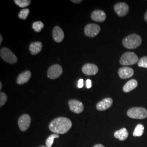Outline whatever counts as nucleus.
<instances>
[{
    "label": "nucleus",
    "instance_id": "1",
    "mask_svg": "<svg viewBox=\"0 0 147 147\" xmlns=\"http://www.w3.org/2000/svg\"><path fill=\"white\" fill-rule=\"evenodd\" d=\"M72 126L71 121L66 117H58L53 119L49 124V129L56 134H66Z\"/></svg>",
    "mask_w": 147,
    "mask_h": 147
},
{
    "label": "nucleus",
    "instance_id": "2",
    "mask_svg": "<svg viewBox=\"0 0 147 147\" xmlns=\"http://www.w3.org/2000/svg\"><path fill=\"white\" fill-rule=\"evenodd\" d=\"M122 42L124 47L129 49H134L141 45L142 38L137 34H132L125 38Z\"/></svg>",
    "mask_w": 147,
    "mask_h": 147
},
{
    "label": "nucleus",
    "instance_id": "3",
    "mask_svg": "<svg viewBox=\"0 0 147 147\" xmlns=\"http://www.w3.org/2000/svg\"><path fill=\"white\" fill-rule=\"evenodd\" d=\"M127 115L130 118L142 119L147 117V111L143 107H133L127 112Z\"/></svg>",
    "mask_w": 147,
    "mask_h": 147
},
{
    "label": "nucleus",
    "instance_id": "4",
    "mask_svg": "<svg viewBox=\"0 0 147 147\" xmlns=\"http://www.w3.org/2000/svg\"><path fill=\"white\" fill-rule=\"evenodd\" d=\"M138 62V56L135 53L131 52L124 53L120 59V63L123 65H134Z\"/></svg>",
    "mask_w": 147,
    "mask_h": 147
},
{
    "label": "nucleus",
    "instance_id": "5",
    "mask_svg": "<svg viewBox=\"0 0 147 147\" xmlns=\"http://www.w3.org/2000/svg\"><path fill=\"white\" fill-rule=\"evenodd\" d=\"M0 56L3 61L7 63L14 64L17 62L18 58L16 55L12 53L10 49L3 47L0 50Z\"/></svg>",
    "mask_w": 147,
    "mask_h": 147
},
{
    "label": "nucleus",
    "instance_id": "6",
    "mask_svg": "<svg viewBox=\"0 0 147 147\" xmlns=\"http://www.w3.org/2000/svg\"><path fill=\"white\" fill-rule=\"evenodd\" d=\"M63 73L62 67L57 64H53L47 70V77L50 79H57L59 78Z\"/></svg>",
    "mask_w": 147,
    "mask_h": 147
},
{
    "label": "nucleus",
    "instance_id": "7",
    "mask_svg": "<svg viewBox=\"0 0 147 147\" xmlns=\"http://www.w3.org/2000/svg\"><path fill=\"white\" fill-rule=\"evenodd\" d=\"M100 31V27L95 24H90L84 27V33L86 36L90 38L96 36Z\"/></svg>",
    "mask_w": 147,
    "mask_h": 147
},
{
    "label": "nucleus",
    "instance_id": "8",
    "mask_svg": "<svg viewBox=\"0 0 147 147\" xmlns=\"http://www.w3.org/2000/svg\"><path fill=\"white\" fill-rule=\"evenodd\" d=\"M31 121L30 116L27 114L22 115L18 120L19 127L22 131H25L30 127Z\"/></svg>",
    "mask_w": 147,
    "mask_h": 147
},
{
    "label": "nucleus",
    "instance_id": "9",
    "mask_svg": "<svg viewBox=\"0 0 147 147\" xmlns=\"http://www.w3.org/2000/svg\"><path fill=\"white\" fill-rule=\"evenodd\" d=\"M68 104L70 111L75 113H80L84 109L83 104L79 100L76 99L70 100L68 101Z\"/></svg>",
    "mask_w": 147,
    "mask_h": 147
},
{
    "label": "nucleus",
    "instance_id": "10",
    "mask_svg": "<svg viewBox=\"0 0 147 147\" xmlns=\"http://www.w3.org/2000/svg\"><path fill=\"white\" fill-rule=\"evenodd\" d=\"M114 9L118 16L122 17L126 16L128 13L129 11V7L125 3L120 2L115 5Z\"/></svg>",
    "mask_w": 147,
    "mask_h": 147
},
{
    "label": "nucleus",
    "instance_id": "11",
    "mask_svg": "<svg viewBox=\"0 0 147 147\" xmlns=\"http://www.w3.org/2000/svg\"><path fill=\"white\" fill-rule=\"evenodd\" d=\"M82 70L85 75L90 76L94 75L98 73L99 69L95 64L92 63H87L82 67Z\"/></svg>",
    "mask_w": 147,
    "mask_h": 147
},
{
    "label": "nucleus",
    "instance_id": "12",
    "mask_svg": "<svg viewBox=\"0 0 147 147\" xmlns=\"http://www.w3.org/2000/svg\"><path fill=\"white\" fill-rule=\"evenodd\" d=\"M113 104V100L110 98H105L96 104V109L98 110L102 111L109 109Z\"/></svg>",
    "mask_w": 147,
    "mask_h": 147
},
{
    "label": "nucleus",
    "instance_id": "13",
    "mask_svg": "<svg viewBox=\"0 0 147 147\" xmlns=\"http://www.w3.org/2000/svg\"><path fill=\"white\" fill-rule=\"evenodd\" d=\"M53 37L55 42H61L64 37V34L63 30L59 26H55L53 29Z\"/></svg>",
    "mask_w": 147,
    "mask_h": 147
},
{
    "label": "nucleus",
    "instance_id": "14",
    "mask_svg": "<svg viewBox=\"0 0 147 147\" xmlns=\"http://www.w3.org/2000/svg\"><path fill=\"white\" fill-rule=\"evenodd\" d=\"M134 70L129 67H122L118 70L119 76L123 79L130 78L134 75Z\"/></svg>",
    "mask_w": 147,
    "mask_h": 147
},
{
    "label": "nucleus",
    "instance_id": "15",
    "mask_svg": "<svg viewBox=\"0 0 147 147\" xmlns=\"http://www.w3.org/2000/svg\"><path fill=\"white\" fill-rule=\"evenodd\" d=\"M91 18L94 21L101 22L105 21L106 18V16L104 11L95 10L92 13Z\"/></svg>",
    "mask_w": 147,
    "mask_h": 147
},
{
    "label": "nucleus",
    "instance_id": "16",
    "mask_svg": "<svg viewBox=\"0 0 147 147\" xmlns=\"http://www.w3.org/2000/svg\"><path fill=\"white\" fill-rule=\"evenodd\" d=\"M31 77V73L26 70L20 74L16 79V83L18 84H23L27 83Z\"/></svg>",
    "mask_w": 147,
    "mask_h": 147
},
{
    "label": "nucleus",
    "instance_id": "17",
    "mask_svg": "<svg viewBox=\"0 0 147 147\" xmlns=\"http://www.w3.org/2000/svg\"><path fill=\"white\" fill-rule=\"evenodd\" d=\"M42 43L40 42H32L30 45L29 50L30 51L33 55H37L40 53L42 49Z\"/></svg>",
    "mask_w": 147,
    "mask_h": 147
},
{
    "label": "nucleus",
    "instance_id": "18",
    "mask_svg": "<svg viewBox=\"0 0 147 147\" xmlns=\"http://www.w3.org/2000/svg\"><path fill=\"white\" fill-rule=\"evenodd\" d=\"M114 136L115 138L119 139L120 141H124L129 136V132L126 128L123 127L119 130L116 131L114 134Z\"/></svg>",
    "mask_w": 147,
    "mask_h": 147
},
{
    "label": "nucleus",
    "instance_id": "19",
    "mask_svg": "<svg viewBox=\"0 0 147 147\" xmlns=\"http://www.w3.org/2000/svg\"><path fill=\"white\" fill-rule=\"evenodd\" d=\"M138 85V83L136 80L132 79L126 82L123 87V91L125 93H128L133 89H135Z\"/></svg>",
    "mask_w": 147,
    "mask_h": 147
},
{
    "label": "nucleus",
    "instance_id": "20",
    "mask_svg": "<svg viewBox=\"0 0 147 147\" xmlns=\"http://www.w3.org/2000/svg\"><path fill=\"white\" fill-rule=\"evenodd\" d=\"M144 130V127L142 124H138L133 132V135L135 137H140L142 136Z\"/></svg>",
    "mask_w": 147,
    "mask_h": 147
},
{
    "label": "nucleus",
    "instance_id": "21",
    "mask_svg": "<svg viewBox=\"0 0 147 147\" xmlns=\"http://www.w3.org/2000/svg\"><path fill=\"white\" fill-rule=\"evenodd\" d=\"M59 137V135L56 134H53L48 137L46 141V146L47 147H51L53 143L54 140Z\"/></svg>",
    "mask_w": 147,
    "mask_h": 147
},
{
    "label": "nucleus",
    "instance_id": "22",
    "mask_svg": "<svg viewBox=\"0 0 147 147\" xmlns=\"http://www.w3.org/2000/svg\"><path fill=\"white\" fill-rule=\"evenodd\" d=\"M44 26V24L42 21H36L33 23L32 28L36 32H40Z\"/></svg>",
    "mask_w": 147,
    "mask_h": 147
},
{
    "label": "nucleus",
    "instance_id": "23",
    "mask_svg": "<svg viewBox=\"0 0 147 147\" xmlns=\"http://www.w3.org/2000/svg\"><path fill=\"white\" fill-rule=\"evenodd\" d=\"M14 2L16 5L21 8H25L30 5L31 3L30 0H15Z\"/></svg>",
    "mask_w": 147,
    "mask_h": 147
},
{
    "label": "nucleus",
    "instance_id": "24",
    "mask_svg": "<svg viewBox=\"0 0 147 147\" xmlns=\"http://www.w3.org/2000/svg\"><path fill=\"white\" fill-rule=\"evenodd\" d=\"M30 13V10L28 8H25L20 11L18 16L20 19L22 20H25Z\"/></svg>",
    "mask_w": 147,
    "mask_h": 147
},
{
    "label": "nucleus",
    "instance_id": "25",
    "mask_svg": "<svg viewBox=\"0 0 147 147\" xmlns=\"http://www.w3.org/2000/svg\"><path fill=\"white\" fill-rule=\"evenodd\" d=\"M138 65L140 67L147 68V57L144 56L141 58L138 62Z\"/></svg>",
    "mask_w": 147,
    "mask_h": 147
},
{
    "label": "nucleus",
    "instance_id": "26",
    "mask_svg": "<svg viewBox=\"0 0 147 147\" xmlns=\"http://www.w3.org/2000/svg\"><path fill=\"white\" fill-rule=\"evenodd\" d=\"M7 100V96L3 92H1L0 93V106L2 107V106L5 104L6 101Z\"/></svg>",
    "mask_w": 147,
    "mask_h": 147
},
{
    "label": "nucleus",
    "instance_id": "27",
    "mask_svg": "<svg viewBox=\"0 0 147 147\" xmlns=\"http://www.w3.org/2000/svg\"><path fill=\"white\" fill-rule=\"evenodd\" d=\"M84 86V80L83 79H80L78 82V87L79 88H82Z\"/></svg>",
    "mask_w": 147,
    "mask_h": 147
},
{
    "label": "nucleus",
    "instance_id": "28",
    "mask_svg": "<svg viewBox=\"0 0 147 147\" xmlns=\"http://www.w3.org/2000/svg\"><path fill=\"white\" fill-rule=\"evenodd\" d=\"M86 87L88 89L91 88V87H92V81H91L90 80H89V79L87 80V81H86Z\"/></svg>",
    "mask_w": 147,
    "mask_h": 147
},
{
    "label": "nucleus",
    "instance_id": "29",
    "mask_svg": "<svg viewBox=\"0 0 147 147\" xmlns=\"http://www.w3.org/2000/svg\"><path fill=\"white\" fill-rule=\"evenodd\" d=\"M72 2H73L74 3H81V2H82V1H81V0H71V1Z\"/></svg>",
    "mask_w": 147,
    "mask_h": 147
},
{
    "label": "nucleus",
    "instance_id": "30",
    "mask_svg": "<svg viewBox=\"0 0 147 147\" xmlns=\"http://www.w3.org/2000/svg\"><path fill=\"white\" fill-rule=\"evenodd\" d=\"M93 147H105L102 144H96Z\"/></svg>",
    "mask_w": 147,
    "mask_h": 147
},
{
    "label": "nucleus",
    "instance_id": "31",
    "mask_svg": "<svg viewBox=\"0 0 147 147\" xmlns=\"http://www.w3.org/2000/svg\"><path fill=\"white\" fill-rule=\"evenodd\" d=\"M2 42V36L1 34L0 35V44H1Z\"/></svg>",
    "mask_w": 147,
    "mask_h": 147
},
{
    "label": "nucleus",
    "instance_id": "32",
    "mask_svg": "<svg viewBox=\"0 0 147 147\" xmlns=\"http://www.w3.org/2000/svg\"><path fill=\"white\" fill-rule=\"evenodd\" d=\"M144 19L147 22V11L146 12V14H145V16H144Z\"/></svg>",
    "mask_w": 147,
    "mask_h": 147
},
{
    "label": "nucleus",
    "instance_id": "33",
    "mask_svg": "<svg viewBox=\"0 0 147 147\" xmlns=\"http://www.w3.org/2000/svg\"><path fill=\"white\" fill-rule=\"evenodd\" d=\"M2 82H0V90L2 89Z\"/></svg>",
    "mask_w": 147,
    "mask_h": 147
},
{
    "label": "nucleus",
    "instance_id": "34",
    "mask_svg": "<svg viewBox=\"0 0 147 147\" xmlns=\"http://www.w3.org/2000/svg\"><path fill=\"white\" fill-rule=\"evenodd\" d=\"M47 147V146H40V147Z\"/></svg>",
    "mask_w": 147,
    "mask_h": 147
}]
</instances>
